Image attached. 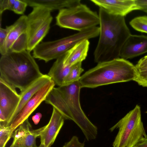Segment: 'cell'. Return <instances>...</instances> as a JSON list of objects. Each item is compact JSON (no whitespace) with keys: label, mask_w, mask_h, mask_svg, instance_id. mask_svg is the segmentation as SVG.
<instances>
[{"label":"cell","mask_w":147,"mask_h":147,"mask_svg":"<svg viewBox=\"0 0 147 147\" xmlns=\"http://www.w3.org/2000/svg\"><path fill=\"white\" fill-rule=\"evenodd\" d=\"M134 147H147V138L143 139Z\"/></svg>","instance_id":"f546056e"},{"label":"cell","mask_w":147,"mask_h":147,"mask_svg":"<svg viewBox=\"0 0 147 147\" xmlns=\"http://www.w3.org/2000/svg\"><path fill=\"white\" fill-rule=\"evenodd\" d=\"M12 27V25L6 26L5 28H0V53L1 55L3 54L5 42L7 36Z\"/></svg>","instance_id":"603a6c76"},{"label":"cell","mask_w":147,"mask_h":147,"mask_svg":"<svg viewBox=\"0 0 147 147\" xmlns=\"http://www.w3.org/2000/svg\"><path fill=\"white\" fill-rule=\"evenodd\" d=\"M134 81L139 85L147 87V70L137 73V76Z\"/></svg>","instance_id":"d4e9b609"},{"label":"cell","mask_w":147,"mask_h":147,"mask_svg":"<svg viewBox=\"0 0 147 147\" xmlns=\"http://www.w3.org/2000/svg\"><path fill=\"white\" fill-rule=\"evenodd\" d=\"M20 99V95L16 88L0 79V111L3 113L5 120L3 125L7 126L11 124Z\"/></svg>","instance_id":"30bf717a"},{"label":"cell","mask_w":147,"mask_h":147,"mask_svg":"<svg viewBox=\"0 0 147 147\" xmlns=\"http://www.w3.org/2000/svg\"><path fill=\"white\" fill-rule=\"evenodd\" d=\"M64 55L56 59L48 74L55 84L59 86L63 85L72 66H66L64 65Z\"/></svg>","instance_id":"d6986e66"},{"label":"cell","mask_w":147,"mask_h":147,"mask_svg":"<svg viewBox=\"0 0 147 147\" xmlns=\"http://www.w3.org/2000/svg\"><path fill=\"white\" fill-rule=\"evenodd\" d=\"M98 27L89 28L73 34L52 41L42 42L33 49L34 58L47 62L63 55L77 43L99 36Z\"/></svg>","instance_id":"5b68a950"},{"label":"cell","mask_w":147,"mask_h":147,"mask_svg":"<svg viewBox=\"0 0 147 147\" xmlns=\"http://www.w3.org/2000/svg\"><path fill=\"white\" fill-rule=\"evenodd\" d=\"M4 45L3 55L9 52L11 48L23 33L27 32V16L22 15L13 24Z\"/></svg>","instance_id":"2e32d148"},{"label":"cell","mask_w":147,"mask_h":147,"mask_svg":"<svg viewBox=\"0 0 147 147\" xmlns=\"http://www.w3.org/2000/svg\"><path fill=\"white\" fill-rule=\"evenodd\" d=\"M81 88L79 81L54 87L45 101L55 108L65 119L74 121L88 141L96 138L98 128L88 119L81 108L80 100Z\"/></svg>","instance_id":"6da1fadb"},{"label":"cell","mask_w":147,"mask_h":147,"mask_svg":"<svg viewBox=\"0 0 147 147\" xmlns=\"http://www.w3.org/2000/svg\"><path fill=\"white\" fill-rule=\"evenodd\" d=\"M27 16L28 42L26 50L30 52L48 33L53 20L51 11L41 7H33Z\"/></svg>","instance_id":"ba28073f"},{"label":"cell","mask_w":147,"mask_h":147,"mask_svg":"<svg viewBox=\"0 0 147 147\" xmlns=\"http://www.w3.org/2000/svg\"><path fill=\"white\" fill-rule=\"evenodd\" d=\"M88 40H83L76 44L64 54L63 63L66 66L71 67L86 58L89 49Z\"/></svg>","instance_id":"9a60e30c"},{"label":"cell","mask_w":147,"mask_h":147,"mask_svg":"<svg viewBox=\"0 0 147 147\" xmlns=\"http://www.w3.org/2000/svg\"><path fill=\"white\" fill-rule=\"evenodd\" d=\"M84 143H81L79 141L78 137L74 136L63 147H84Z\"/></svg>","instance_id":"4316f807"},{"label":"cell","mask_w":147,"mask_h":147,"mask_svg":"<svg viewBox=\"0 0 147 147\" xmlns=\"http://www.w3.org/2000/svg\"><path fill=\"white\" fill-rule=\"evenodd\" d=\"M48 74H43L26 89L21 92L20 100L13 117V120L24 105L46 84L51 80Z\"/></svg>","instance_id":"e0dca14e"},{"label":"cell","mask_w":147,"mask_h":147,"mask_svg":"<svg viewBox=\"0 0 147 147\" xmlns=\"http://www.w3.org/2000/svg\"><path fill=\"white\" fill-rule=\"evenodd\" d=\"M129 24L135 30L147 33V16L135 17L130 22Z\"/></svg>","instance_id":"44dd1931"},{"label":"cell","mask_w":147,"mask_h":147,"mask_svg":"<svg viewBox=\"0 0 147 147\" xmlns=\"http://www.w3.org/2000/svg\"><path fill=\"white\" fill-rule=\"evenodd\" d=\"M137 76L135 65L127 60L119 58L98 63L81 76L79 82L81 88H94L134 81Z\"/></svg>","instance_id":"277c9868"},{"label":"cell","mask_w":147,"mask_h":147,"mask_svg":"<svg viewBox=\"0 0 147 147\" xmlns=\"http://www.w3.org/2000/svg\"><path fill=\"white\" fill-rule=\"evenodd\" d=\"M32 7H41L51 11L68 8L80 4V0H23Z\"/></svg>","instance_id":"ac0fdd59"},{"label":"cell","mask_w":147,"mask_h":147,"mask_svg":"<svg viewBox=\"0 0 147 147\" xmlns=\"http://www.w3.org/2000/svg\"><path fill=\"white\" fill-rule=\"evenodd\" d=\"M28 5L23 0H15L12 11L18 14H23Z\"/></svg>","instance_id":"cb8c5ba5"},{"label":"cell","mask_w":147,"mask_h":147,"mask_svg":"<svg viewBox=\"0 0 147 147\" xmlns=\"http://www.w3.org/2000/svg\"><path fill=\"white\" fill-rule=\"evenodd\" d=\"M45 126L38 129H32L28 119L14 131L12 143L9 147H37L36 139L40 136Z\"/></svg>","instance_id":"8fae6325"},{"label":"cell","mask_w":147,"mask_h":147,"mask_svg":"<svg viewBox=\"0 0 147 147\" xmlns=\"http://www.w3.org/2000/svg\"><path fill=\"white\" fill-rule=\"evenodd\" d=\"M55 85L52 80L46 84L24 105L10 125L14 131L44 101Z\"/></svg>","instance_id":"9c48e42d"},{"label":"cell","mask_w":147,"mask_h":147,"mask_svg":"<svg viewBox=\"0 0 147 147\" xmlns=\"http://www.w3.org/2000/svg\"><path fill=\"white\" fill-rule=\"evenodd\" d=\"M41 117V114H37L32 117V119L35 124L36 125L38 123Z\"/></svg>","instance_id":"4dcf8cb0"},{"label":"cell","mask_w":147,"mask_h":147,"mask_svg":"<svg viewBox=\"0 0 147 147\" xmlns=\"http://www.w3.org/2000/svg\"><path fill=\"white\" fill-rule=\"evenodd\" d=\"M0 79L21 92L43 75L34 57L27 50L9 52L0 59Z\"/></svg>","instance_id":"3957f363"},{"label":"cell","mask_w":147,"mask_h":147,"mask_svg":"<svg viewBox=\"0 0 147 147\" xmlns=\"http://www.w3.org/2000/svg\"><path fill=\"white\" fill-rule=\"evenodd\" d=\"M147 52V36L131 34L121 50L119 57L127 60Z\"/></svg>","instance_id":"5bb4252c"},{"label":"cell","mask_w":147,"mask_h":147,"mask_svg":"<svg viewBox=\"0 0 147 147\" xmlns=\"http://www.w3.org/2000/svg\"><path fill=\"white\" fill-rule=\"evenodd\" d=\"M135 66L137 73L147 70V55L141 58Z\"/></svg>","instance_id":"83f0119b"},{"label":"cell","mask_w":147,"mask_h":147,"mask_svg":"<svg viewBox=\"0 0 147 147\" xmlns=\"http://www.w3.org/2000/svg\"><path fill=\"white\" fill-rule=\"evenodd\" d=\"M82 65V62H80L72 66L69 74L64 81L63 85L79 81L81 76L80 75L84 71Z\"/></svg>","instance_id":"ffe728a7"},{"label":"cell","mask_w":147,"mask_h":147,"mask_svg":"<svg viewBox=\"0 0 147 147\" xmlns=\"http://www.w3.org/2000/svg\"><path fill=\"white\" fill-rule=\"evenodd\" d=\"M95 5L111 14L124 17L132 11L139 10L135 0H90Z\"/></svg>","instance_id":"4fadbf2b"},{"label":"cell","mask_w":147,"mask_h":147,"mask_svg":"<svg viewBox=\"0 0 147 147\" xmlns=\"http://www.w3.org/2000/svg\"><path fill=\"white\" fill-rule=\"evenodd\" d=\"M15 0H0V13L1 15L5 10L12 11Z\"/></svg>","instance_id":"484cf974"},{"label":"cell","mask_w":147,"mask_h":147,"mask_svg":"<svg viewBox=\"0 0 147 147\" xmlns=\"http://www.w3.org/2000/svg\"><path fill=\"white\" fill-rule=\"evenodd\" d=\"M65 119L55 108L48 123L41 133L40 144L37 147H50L54 143L63 125Z\"/></svg>","instance_id":"7c38bea8"},{"label":"cell","mask_w":147,"mask_h":147,"mask_svg":"<svg viewBox=\"0 0 147 147\" xmlns=\"http://www.w3.org/2000/svg\"><path fill=\"white\" fill-rule=\"evenodd\" d=\"M100 33L94 50V61L98 63L120 58L121 49L131 34L124 16L112 15L99 8Z\"/></svg>","instance_id":"7a4b0ae2"},{"label":"cell","mask_w":147,"mask_h":147,"mask_svg":"<svg viewBox=\"0 0 147 147\" xmlns=\"http://www.w3.org/2000/svg\"><path fill=\"white\" fill-rule=\"evenodd\" d=\"M135 1L139 10L147 13V0H135Z\"/></svg>","instance_id":"f1b7e54d"},{"label":"cell","mask_w":147,"mask_h":147,"mask_svg":"<svg viewBox=\"0 0 147 147\" xmlns=\"http://www.w3.org/2000/svg\"><path fill=\"white\" fill-rule=\"evenodd\" d=\"M10 127L0 124V147H5L13 132Z\"/></svg>","instance_id":"7402d4cb"},{"label":"cell","mask_w":147,"mask_h":147,"mask_svg":"<svg viewBox=\"0 0 147 147\" xmlns=\"http://www.w3.org/2000/svg\"><path fill=\"white\" fill-rule=\"evenodd\" d=\"M146 113H147V111L146 112Z\"/></svg>","instance_id":"1f68e13d"},{"label":"cell","mask_w":147,"mask_h":147,"mask_svg":"<svg viewBox=\"0 0 147 147\" xmlns=\"http://www.w3.org/2000/svg\"><path fill=\"white\" fill-rule=\"evenodd\" d=\"M56 19V24L59 27L79 32L100 23L98 14L81 3L60 10Z\"/></svg>","instance_id":"52a82bcc"},{"label":"cell","mask_w":147,"mask_h":147,"mask_svg":"<svg viewBox=\"0 0 147 147\" xmlns=\"http://www.w3.org/2000/svg\"><path fill=\"white\" fill-rule=\"evenodd\" d=\"M118 128L113 147H134L143 139L147 138L139 105H137L109 130L112 131Z\"/></svg>","instance_id":"8992f818"}]
</instances>
